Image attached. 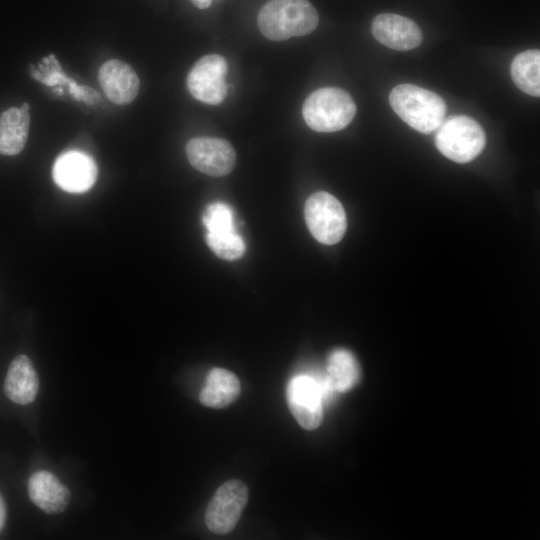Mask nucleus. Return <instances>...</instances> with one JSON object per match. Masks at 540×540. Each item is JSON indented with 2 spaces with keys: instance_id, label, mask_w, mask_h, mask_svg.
Masks as SVG:
<instances>
[{
  "instance_id": "f8f14e48",
  "label": "nucleus",
  "mask_w": 540,
  "mask_h": 540,
  "mask_svg": "<svg viewBox=\"0 0 540 540\" xmlns=\"http://www.w3.org/2000/svg\"><path fill=\"white\" fill-rule=\"evenodd\" d=\"M100 85L110 101L119 105L132 102L139 91V79L127 63L111 59L99 69Z\"/></svg>"
},
{
  "instance_id": "aec40b11",
  "label": "nucleus",
  "mask_w": 540,
  "mask_h": 540,
  "mask_svg": "<svg viewBox=\"0 0 540 540\" xmlns=\"http://www.w3.org/2000/svg\"><path fill=\"white\" fill-rule=\"evenodd\" d=\"M207 232L236 231L234 214L230 206L222 202L210 204L203 214Z\"/></svg>"
},
{
  "instance_id": "2eb2a0df",
  "label": "nucleus",
  "mask_w": 540,
  "mask_h": 540,
  "mask_svg": "<svg viewBox=\"0 0 540 540\" xmlns=\"http://www.w3.org/2000/svg\"><path fill=\"white\" fill-rule=\"evenodd\" d=\"M240 394V381L231 371L213 368L207 375L199 401L211 408H224L231 404Z\"/></svg>"
},
{
  "instance_id": "20e7f679",
  "label": "nucleus",
  "mask_w": 540,
  "mask_h": 540,
  "mask_svg": "<svg viewBox=\"0 0 540 540\" xmlns=\"http://www.w3.org/2000/svg\"><path fill=\"white\" fill-rule=\"evenodd\" d=\"M437 130V149L446 158L457 163H467L475 159L486 143V135L481 125L465 115L449 117Z\"/></svg>"
},
{
  "instance_id": "4be33fe9",
  "label": "nucleus",
  "mask_w": 540,
  "mask_h": 540,
  "mask_svg": "<svg viewBox=\"0 0 540 540\" xmlns=\"http://www.w3.org/2000/svg\"><path fill=\"white\" fill-rule=\"evenodd\" d=\"M191 1L199 9L208 8L211 4V0H191Z\"/></svg>"
},
{
  "instance_id": "dca6fc26",
  "label": "nucleus",
  "mask_w": 540,
  "mask_h": 540,
  "mask_svg": "<svg viewBox=\"0 0 540 540\" xmlns=\"http://www.w3.org/2000/svg\"><path fill=\"white\" fill-rule=\"evenodd\" d=\"M30 124L29 112L12 107L0 116V154L16 155L20 153L28 138Z\"/></svg>"
},
{
  "instance_id": "ddd939ff",
  "label": "nucleus",
  "mask_w": 540,
  "mask_h": 540,
  "mask_svg": "<svg viewBox=\"0 0 540 540\" xmlns=\"http://www.w3.org/2000/svg\"><path fill=\"white\" fill-rule=\"evenodd\" d=\"M28 494L37 507L49 514L63 512L70 501L69 489L53 473L45 470L30 476Z\"/></svg>"
},
{
  "instance_id": "4468645a",
  "label": "nucleus",
  "mask_w": 540,
  "mask_h": 540,
  "mask_svg": "<svg viewBox=\"0 0 540 540\" xmlns=\"http://www.w3.org/2000/svg\"><path fill=\"white\" fill-rule=\"evenodd\" d=\"M39 390L38 374L26 355L16 356L9 365L4 381V393L14 403L27 405Z\"/></svg>"
},
{
  "instance_id": "6e6552de",
  "label": "nucleus",
  "mask_w": 540,
  "mask_h": 540,
  "mask_svg": "<svg viewBox=\"0 0 540 540\" xmlns=\"http://www.w3.org/2000/svg\"><path fill=\"white\" fill-rule=\"evenodd\" d=\"M227 61L217 54L200 58L190 70L187 86L197 100L210 105L220 104L227 94Z\"/></svg>"
},
{
  "instance_id": "f257e3e1",
  "label": "nucleus",
  "mask_w": 540,
  "mask_h": 540,
  "mask_svg": "<svg viewBox=\"0 0 540 540\" xmlns=\"http://www.w3.org/2000/svg\"><path fill=\"white\" fill-rule=\"evenodd\" d=\"M318 22V13L307 0H270L257 18L260 32L273 41L307 35Z\"/></svg>"
},
{
  "instance_id": "f3484780",
  "label": "nucleus",
  "mask_w": 540,
  "mask_h": 540,
  "mask_svg": "<svg viewBox=\"0 0 540 540\" xmlns=\"http://www.w3.org/2000/svg\"><path fill=\"white\" fill-rule=\"evenodd\" d=\"M360 376V365L350 351L337 349L329 355L325 377L335 393L351 390Z\"/></svg>"
},
{
  "instance_id": "9d476101",
  "label": "nucleus",
  "mask_w": 540,
  "mask_h": 540,
  "mask_svg": "<svg viewBox=\"0 0 540 540\" xmlns=\"http://www.w3.org/2000/svg\"><path fill=\"white\" fill-rule=\"evenodd\" d=\"M97 177L94 160L86 153L68 151L60 155L53 166V178L63 190L80 193L91 188Z\"/></svg>"
},
{
  "instance_id": "6ab92c4d",
  "label": "nucleus",
  "mask_w": 540,
  "mask_h": 540,
  "mask_svg": "<svg viewBox=\"0 0 540 540\" xmlns=\"http://www.w3.org/2000/svg\"><path fill=\"white\" fill-rule=\"evenodd\" d=\"M206 242L214 254L224 260L239 259L245 252L244 241L236 231L207 232Z\"/></svg>"
},
{
  "instance_id": "412c9836",
  "label": "nucleus",
  "mask_w": 540,
  "mask_h": 540,
  "mask_svg": "<svg viewBox=\"0 0 540 540\" xmlns=\"http://www.w3.org/2000/svg\"><path fill=\"white\" fill-rule=\"evenodd\" d=\"M5 519H6V506H5L3 498L0 495V532L4 527Z\"/></svg>"
},
{
  "instance_id": "1a4fd4ad",
  "label": "nucleus",
  "mask_w": 540,
  "mask_h": 540,
  "mask_svg": "<svg viewBox=\"0 0 540 540\" xmlns=\"http://www.w3.org/2000/svg\"><path fill=\"white\" fill-rule=\"evenodd\" d=\"M186 155L195 169L214 177L229 174L236 162L232 145L225 139L215 137L190 139L186 145Z\"/></svg>"
},
{
  "instance_id": "5701e85b",
  "label": "nucleus",
  "mask_w": 540,
  "mask_h": 540,
  "mask_svg": "<svg viewBox=\"0 0 540 540\" xmlns=\"http://www.w3.org/2000/svg\"><path fill=\"white\" fill-rule=\"evenodd\" d=\"M21 109L26 111V112H29V104L28 103H23L22 106H21Z\"/></svg>"
},
{
  "instance_id": "a211bd4d",
  "label": "nucleus",
  "mask_w": 540,
  "mask_h": 540,
  "mask_svg": "<svg viewBox=\"0 0 540 540\" xmlns=\"http://www.w3.org/2000/svg\"><path fill=\"white\" fill-rule=\"evenodd\" d=\"M511 76L516 86L523 92L540 95V52L527 50L519 53L511 64Z\"/></svg>"
},
{
  "instance_id": "423d86ee",
  "label": "nucleus",
  "mask_w": 540,
  "mask_h": 540,
  "mask_svg": "<svg viewBox=\"0 0 540 540\" xmlns=\"http://www.w3.org/2000/svg\"><path fill=\"white\" fill-rule=\"evenodd\" d=\"M287 404L298 424L314 430L323 420V392L317 376H293L286 389Z\"/></svg>"
},
{
  "instance_id": "9b49d317",
  "label": "nucleus",
  "mask_w": 540,
  "mask_h": 540,
  "mask_svg": "<svg viewBox=\"0 0 540 540\" xmlns=\"http://www.w3.org/2000/svg\"><path fill=\"white\" fill-rule=\"evenodd\" d=\"M372 34L383 45L399 51L416 48L422 41V32L413 20L393 13L377 15Z\"/></svg>"
},
{
  "instance_id": "0eeeda50",
  "label": "nucleus",
  "mask_w": 540,
  "mask_h": 540,
  "mask_svg": "<svg viewBox=\"0 0 540 540\" xmlns=\"http://www.w3.org/2000/svg\"><path fill=\"white\" fill-rule=\"evenodd\" d=\"M248 501V488L240 480L222 484L210 500L205 513L208 529L218 535L234 529Z\"/></svg>"
},
{
  "instance_id": "7ed1b4c3",
  "label": "nucleus",
  "mask_w": 540,
  "mask_h": 540,
  "mask_svg": "<svg viewBox=\"0 0 540 540\" xmlns=\"http://www.w3.org/2000/svg\"><path fill=\"white\" fill-rule=\"evenodd\" d=\"M302 114L312 130L335 132L350 124L356 114V105L345 90L325 87L315 90L306 98Z\"/></svg>"
},
{
  "instance_id": "39448f33",
  "label": "nucleus",
  "mask_w": 540,
  "mask_h": 540,
  "mask_svg": "<svg viewBox=\"0 0 540 540\" xmlns=\"http://www.w3.org/2000/svg\"><path fill=\"white\" fill-rule=\"evenodd\" d=\"M305 220L310 233L322 244L333 245L344 236L347 218L342 204L333 195L319 191L305 203Z\"/></svg>"
},
{
  "instance_id": "f03ea898",
  "label": "nucleus",
  "mask_w": 540,
  "mask_h": 540,
  "mask_svg": "<svg viewBox=\"0 0 540 540\" xmlns=\"http://www.w3.org/2000/svg\"><path fill=\"white\" fill-rule=\"evenodd\" d=\"M389 102L406 124L426 134L439 128L447 110L445 101L438 94L406 83L392 89Z\"/></svg>"
}]
</instances>
